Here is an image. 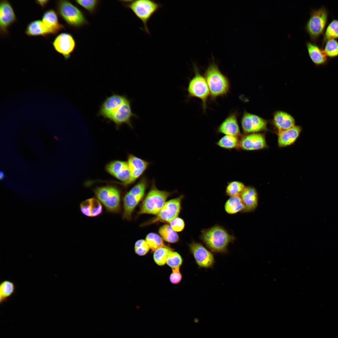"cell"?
<instances>
[{
	"label": "cell",
	"instance_id": "cell-1",
	"mask_svg": "<svg viewBox=\"0 0 338 338\" xmlns=\"http://www.w3.org/2000/svg\"><path fill=\"white\" fill-rule=\"evenodd\" d=\"M200 239L212 252L222 253L228 252V245L235 239L233 235L229 234L224 228L218 225L203 229Z\"/></svg>",
	"mask_w": 338,
	"mask_h": 338
},
{
	"label": "cell",
	"instance_id": "cell-2",
	"mask_svg": "<svg viewBox=\"0 0 338 338\" xmlns=\"http://www.w3.org/2000/svg\"><path fill=\"white\" fill-rule=\"evenodd\" d=\"M204 77L213 99L227 95L229 92L230 84L229 80L221 72L213 60L206 69Z\"/></svg>",
	"mask_w": 338,
	"mask_h": 338
},
{
	"label": "cell",
	"instance_id": "cell-3",
	"mask_svg": "<svg viewBox=\"0 0 338 338\" xmlns=\"http://www.w3.org/2000/svg\"><path fill=\"white\" fill-rule=\"evenodd\" d=\"M124 5L130 9L142 22L145 32L150 34L147 26L151 18L162 7V5L154 0H134L122 1Z\"/></svg>",
	"mask_w": 338,
	"mask_h": 338
},
{
	"label": "cell",
	"instance_id": "cell-4",
	"mask_svg": "<svg viewBox=\"0 0 338 338\" xmlns=\"http://www.w3.org/2000/svg\"><path fill=\"white\" fill-rule=\"evenodd\" d=\"M310 16L305 28L311 42L315 43L325 32L328 22V11L322 6L317 9H311Z\"/></svg>",
	"mask_w": 338,
	"mask_h": 338
},
{
	"label": "cell",
	"instance_id": "cell-5",
	"mask_svg": "<svg viewBox=\"0 0 338 338\" xmlns=\"http://www.w3.org/2000/svg\"><path fill=\"white\" fill-rule=\"evenodd\" d=\"M56 8L61 17L71 27L80 28L88 23L82 11L69 1H57Z\"/></svg>",
	"mask_w": 338,
	"mask_h": 338
},
{
	"label": "cell",
	"instance_id": "cell-6",
	"mask_svg": "<svg viewBox=\"0 0 338 338\" xmlns=\"http://www.w3.org/2000/svg\"><path fill=\"white\" fill-rule=\"evenodd\" d=\"M170 194V192L157 189L153 182L150 190L141 205L138 213L156 215Z\"/></svg>",
	"mask_w": 338,
	"mask_h": 338
},
{
	"label": "cell",
	"instance_id": "cell-7",
	"mask_svg": "<svg viewBox=\"0 0 338 338\" xmlns=\"http://www.w3.org/2000/svg\"><path fill=\"white\" fill-rule=\"evenodd\" d=\"M147 181L143 177L124 196L123 199V218L130 220L135 208L144 197Z\"/></svg>",
	"mask_w": 338,
	"mask_h": 338
},
{
	"label": "cell",
	"instance_id": "cell-8",
	"mask_svg": "<svg viewBox=\"0 0 338 338\" xmlns=\"http://www.w3.org/2000/svg\"><path fill=\"white\" fill-rule=\"evenodd\" d=\"M195 74L189 82L187 91L188 98H197L202 102L204 110L206 108L208 99L210 95L209 90L204 77L199 72L196 65L193 64Z\"/></svg>",
	"mask_w": 338,
	"mask_h": 338
},
{
	"label": "cell",
	"instance_id": "cell-9",
	"mask_svg": "<svg viewBox=\"0 0 338 338\" xmlns=\"http://www.w3.org/2000/svg\"><path fill=\"white\" fill-rule=\"evenodd\" d=\"M94 193L108 211L115 213L120 212L121 197L117 188L111 186L100 187L96 188Z\"/></svg>",
	"mask_w": 338,
	"mask_h": 338
},
{
	"label": "cell",
	"instance_id": "cell-10",
	"mask_svg": "<svg viewBox=\"0 0 338 338\" xmlns=\"http://www.w3.org/2000/svg\"><path fill=\"white\" fill-rule=\"evenodd\" d=\"M182 196L166 202L156 216L147 223L157 222L170 223L178 216L181 209Z\"/></svg>",
	"mask_w": 338,
	"mask_h": 338
},
{
	"label": "cell",
	"instance_id": "cell-11",
	"mask_svg": "<svg viewBox=\"0 0 338 338\" xmlns=\"http://www.w3.org/2000/svg\"><path fill=\"white\" fill-rule=\"evenodd\" d=\"M190 253L200 268H213L215 263L213 253L201 243L192 241L188 244Z\"/></svg>",
	"mask_w": 338,
	"mask_h": 338
},
{
	"label": "cell",
	"instance_id": "cell-12",
	"mask_svg": "<svg viewBox=\"0 0 338 338\" xmlns=\"http://www.w3.org/2000/svg\"><path fill=\"white\" fill-rule=\"evenodd\" d=\"M243 131L247 134L257 133L267 129V121L261 117L245 111L241 119Z\"/></svg>",
	"mask_w": 338,
	"mask_h": 338
},
{
	"label": "cell",
	"instance_id": "cell-13",
	"mask_svg": "<svg viewBox=\"0 0 338 338\" xmlns=\"http://www.w3.org/2000/svg\"><path fill=\"white\" fill-rule=\"evenodd\" d=\"M52 45L55 50L67 60L75 49L76 43L71 34L64 33L56 37L52 42Z\"/></svg>",
	"mask_w": 338,
	"mask_h": 338
},
{
	"label": "cell",
	"instance_id": "cell-14",
	"mask_svg": "<svg viewBox=\"0 0 338 338\" xmlns=\"http://www.w3.org/2000/svg\"><path fill=\"white\" fill-rule=\"evenodd\" d=\"M133 117L137 116L132 111L131 101L128 99L115 110L109 120L118 128L125 124L132 128L131 119Z\"/></svg>",
	"mask_w": 338,
	"mask_h": 338
},
{
	"label": "cell",
	"instance_id": "cell-15",
	"mask_svg": "<svg viewBox=\"0 0 338 338\" xmlns=\"http://www.w3.org/2000/svg\"><path fill=\"white\" fill-rule=\"evenodd\" d=\"M16 16L10 3L7 0L0 2V32L2 36L8 35V28L16 21Z\"/></svg>",
	"mask_w": 338,
	"mask_h": 338
},
{
	"label": "cell",
	"instance_id": "cell-16",
	"mask_svg": "<svg viewBox=\"0 0 338 338\" xmlns=\"http://www.w3.org/2000/svg\"><path fill=\"white\" fill-rule=\"evenodd\" d=\"M106 170L110 174L121 181V184L129 185L131 172L127 161L117 160L110 162L105 167Z\"/></svg>",
	"mask_w": 338,
	"mask_h": 338
},
{
	"label": "cell",
	"instance_id": "cell-17",
	"mask_svg": "<svg viewBox=\"0 0 338 338\" xmlns=\"http://www.w3.org/2000/svg\"><path fill=\"white\" fill-rule=\"evenodd\" d=\"M267 146L265 136L263 134H248L242 136L239 140V148L244 150H259Z\"/></svg>",
	"mask_w": 338,
	"mask_h": 338
},
{
	"label": "cell",
	"instance_id": "cell-18",
	"mask_svg": "<svg viewBox=\"0 0 338 338\" xmlns=\"http://www.w3.org/2000/svg\"><path fill=\"white\" fill-rule=\"evenodd\" d=\"M124 95L113 94L107 97L101 104L98 114L109 119L115 110L127 99Z\"/></svg>",
	"mask_w": 338,
	"mask_h": 338
},
{
	"label": "cell",
	"instance_id": "cell-19",
	"mask_svg": "<svg viewBox=\"0 0 338 338\" xmlns=\"http://www.w3.org/2000/svg\"><path fill=\"white\" fill-rule=\"evenodd\" d=\"M127 161L131 172L129 185L134 183L141 177L148 168L150 163L131 154L128 156Z\"/></svg>",
	"mask_w": 338,
	"mask_h": 338
},
{
	"label": "cell",
	"instance_id": "cell-20",
	"mask_svg": "<svg viewBox=\"0 0 338 338\" xmlns=\"http://www.w3.org/2000/svg\"><path fill=\"white\" fill-rule=\"evenodd\" d=\"M238 114L231 113L222 122L218 128L219 132L226 135L239 137L240 132L238 120Z\"/></svg>",
	"mask_w": 338,
	"mask_h": 338
},
{
	"label": "cell",
	"instance_id": "cell-21",
	"mask_svg": "<svg viewBox=\"0 0 338 338\" xmlns=\"http://www.w3.org/2000/svg\"><path fill=\"white\" fill-rule=\"evenodd\" d=\"M272 121L278 133L289 129L295 125L294 118L289 113L281 110L277 111L274 112Z\"/></svg>",
	"mask_w": 338,
	"mask_h": 338
},
{
	"label": "cell",
	"instance_id": "cell-22",
	"mask_svg": "<svg viewBox=\"0 0 338 338\" xmlns=\"http://www.w3.org/2000/svg\"><path fill=\"white\" fill-rule=\"evenodd\" d=\"M306 46L309 56L317 67L325 65L328 62V58L325 54L323 49L311 42H306Z\"/></svg>",
	"mask_w": 338,
	"mask_h": 338
},
{
	"label": "cell",
	"instance_id": "cell-23",
	"mask_svg": "<svg viewBox=\"0 0 338 338\" xmlns=\"http://www.w3.org/2000/svg\"><path fill=\"white\" fill-rule=\"evenodd\" d=\"M81 213L88 217L100 215L102 213V204L96 198H91L82 201L80 205Z\"/></svg>",
	"mask_w": 338,
	"mask_h": 338
},
{
	"label": "cell",
	"instance_id": "cell-24",
	"mask_svg": "<svg viewBox=\"0 0 338 338\" xmlns=\"http://www.w3.org/2000/svg\"><path fill=\"white\" fill-rule=\"evenodd\" d=\"M302 131L300 126L295 125L288 130L278 133V144L280 147H284L293 144L299 137Z\"/></svg>",
	"mask_w": 338,
	"mask_h": 338
},
{
	"label": "cell",
	"instance_id": "cell-25",
	"mask_svg": "<svg viewBox=\"0 0 338 338\" xmlns=\"http://www.w3.org/2000/svg\"><path fill=\"white\" fill-rule=\"evenodd\" d=\"M240 196L244 205V208L242 212H251L256 209L258 205V195L254 188L246 187Z\"/></svg>",
	"mask_w": 338,
	"mask_h": 338
},
{
	"label": "cell",
	"instance_id": "cell-26",
	"mask_svg": "<svg viewBox=\"0 0 338 338\" xmlns=\"http://www.w3.org/2000/svg\"><path fill=\"white\" fill-rule=\"evenodd\" d=\"M42 20L53 34H56L65 29L64 27L59 22L57 13L53 9H49L45 11L43 14Z\"/></svg>",
	"mask_w": 338,
	"mask_h": 338
},
{
	"label": "cell",
	"instance_id": "cell-27",
	"mask_svg": "<svg viewBox=\"0 0 338 338\" xmlns=\"http://www.w3.org/2000/svg\"><path fill=\"white\" fill-rule=\"evenodd\" d=\"M25 32L27 35L29 36H42L46 37L52 34L42 21L39 20H34L29 23Z\"/></svg>",
	"mask_w": 338,
	"mask_h": 338
},
{
	"label": "cell",
	"instance_id": "cell-28",
	"mask_svg": "<svg viewBox=\"0 0 338 338\" xmlns=\"http://www.w3.org/2000/svg\"><path fill=\"white\" fill-rule=\"evenodd\" d=\"M225 211L228 214H233L242 212L244 205L240 196L230 197L224 205Z\"/></svg>",
	"mask_w": 338,
	"mask_h": 338
},
{
	"label": "cell",
	"instance_id": "cell-29",
	"mask_svg": "<svg viewBox=\"0 0 338 338\" xmlns=\"http://www.w3.org/2000/svg\"><path fill=\"white\" fill-rule=\"evenodd\" d=\"M16 285L14 282L8 280L2 281L0 284V303L8 300L15 293Z\"/></svg>",
	"mask_w": 338,
	"mask_h": 338
},
{
	"label": "cell",
	"instance_id": "cell-30",
	"mask_svg": "<svg viewBox=\"0 0 338 338\" xmlns=\"http://www.w3.org/2000/svg\"><path fill=\"white\" fill-rule=\"evenodd\" d=\"M158 232L163 239L168 243H174L179 240L178 234L169 225L162 226L159 229Z\"/></svg>",
	"mask_w": 338,
	"mask_h": 338
},
{
	"label": "cell",
	"instance_id": "cell-31",
	"mask_svg": "<svg viewBox=\"0 0 338 338\" xmlns=\"http://www.w3.org/2000/svg\"><path fill=\"white\" fill-rule=\"evenodd\" d=\"M338 39V20L333 19L328 25L323 34L322 46L330 39Z\"/></svg>",
	"mask_w": 338,
	"mask_h": 338
},
{
	"label": "cell",
	"instance_id": "cell-32",
	"mask_svg": "<svg viewBox=\"0 0 338 338\" xmlns=\"http://www.w3.org/2000/svg\"><path fill=\"white\" fill-rule=\"evenodd\" d=\"M239 143L238 137L225 135L217 142V144L223 148L232 149L239 148Z\"/></svg>",
	"mask_w": 338,
	"mask_h": 338
},
{
	"label": "cell",
	"instance_id": "cell-33",
	"mask_svg": "<svg viewBox=\"0 0 338 338\" xmlns=\"http://www.w3.org/2000/svg\"><path fill=\"white\" fill-rule=\"evenodd\" d=\"M171 248L164 246L153 251V259L155 263L159 266H163L166 264L168 255L172 250Z\"/></svg>",
	"mask_w": 338,
	"mask_h": 338
},
{
	"label": "cell",
	"instance_id": "cell-34",
	"mask_svg": "<svg viewBox=\"0 0 338 338\" xmlns=\"http://www.w3.org/2000/svg\"><path fill=\"white\" fill-rule=\"evenodd\" d=\"M246 187L240 182L232 181L228 183L225 190L226 193L230 197L240 196Z\"/></svg>",
	"mask_w": 338,
	"mask_h": 338
},
{
	"label": "cell",
	"instance_id": "cell-35",
	"mask_svg": "<svg viewBox=\"0 0 338 338\" xmlns=\"http://www.w3.org/2000/svg\"><path fill=\"white\" fill-rule=\"evenodd\" d=\"M145 240L153 252L165 246L162 237L155 233L148 234L146 236Z\"/></svg>",
	"mask_w": 338,
	"mask_h": 338
},
{
	"label": "cell",
	"instance_id": "cell-36",
	"mask_svg": "<svg viewBox=\"0 0 338 338\" xmlns=\"http://www.w3.org/2000/svg\"><path fill=\"white\" fill-rule=\"evenodd\" d=\"M324 52L328 58L338 57V41L335 39L327 40L325 43Z\"/></svg>",
	"mask_w": 338,
	"mask_h": 338
},
{
	"label": "cell",
	"instance_id": "cell-37",
	"mask_svg": "<svg viewBox=\"0 0 338 338\" xmlns=\"http://www.w3.org/2000/svg\"><path fill=\"white\" fill-rule=\"evenodd\" d=\"M183 259L178 253L171 250L169 253L166 264L172 269L180 268L182 265Z\"/></svg>",
	"mask_w": 338,
	"mask_h": 338
},
{
	"label": "cell",
	"instance_id": "cell-38",
	"mask_svg": "<svg viewBox=\"0 0 338 338\" xmlns=\"http://www.w3.org/2000/svg\"><path fill=\"white\" fill-rule=\"evenodd\" d=\"M100 1L96 0H76L75 2L83 8L88 12L93 14L95 12L100 3Z\"/></svg>",
	"mask_w": 338,
	"mask_h": 338
},
{
	"label": "cell",
	"instance_id": "cell-39",
	"mask_svg": "<svg viewBox=\"0 0 338 338\" xmlns=\"http://www.w3.org/2000/svg\"><path fill=\"white\" fill-rule=\"evenodd\" d=\"M150 248L146 240L140 239L137 241L134 245L135 253L140 256L146 255L149 251Z\"/></svg>",
	"mask_w": 338,
	"mask_h": 338
},
{
	"label": "cell",
	"instance_id": "cell-40",
	"mask_svg": "<svg viewBox=\"0 0 338 338\" xmlns=\"http://www.w3.org/2000/svg\"><path fill=\"white\" fill-rule=\"evenodd\" d=\"M180 268L172 269V272L170 274L169 279L172 284H177L181 281L182 276L180 270Z\"/></svg>",
	"mask_w": 338,
	"mask_h": 338
},
{
	"label": "cell",
	"instance_id": "cell-41",
	"mask_svg": "<svg viewBox=\"0 0 338 338\" xmlns=\"http://www.w3.org/2000/svg\"><path fill=\"white\" fill-rule=\"evenodd\" d=\"M170 226L175 231L180 232L184 229L185 224L183 220L179 218H176L170 223Z\"/></svg>",
	"mask_w": 338,
	"mask_h": 338
},
{
	"label": "cell",
	"instance_id": "cell-42",
	"mask_svg": "<svg viewBox=\"0 0 338 338\" xmlns=\"http://www.w3.org/2000/svg\"><path fill=\"white\" fill-rule=\"evenodd\" d=\"M49 0H37L36 1V3L42 8H44L46 5L48 4Z\"/></svg>",
	"mask_w": 338,
	"mask_h": 338
},
{
	"label": "cell",
	"instance_id": "cell-43",
	"mask_svg": "<svg viewBox=\"0 0 338 338\" xmlns=\"http://www.w3.org/2000/svg\"><path fill=\"white\" fill-rule=\"evenodd\" d=\"M4 173L3 172L1 171L0 172V179L2 180V179H3V178H4Z\"/></svg>",
	"mask_w": 338,
	"mask_h": 338
}]
</instances>
